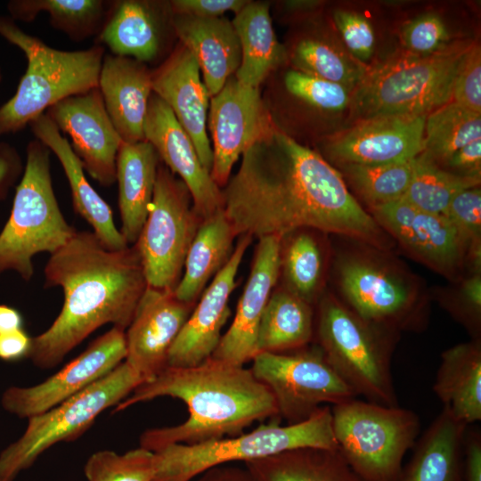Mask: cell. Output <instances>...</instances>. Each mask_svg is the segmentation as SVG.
<instances>
[{
    "label": "cell",
    "mask_w": 481,
    "mask_h": 481,
    "mask_svg": "<svg viewBox=\"0 0 481 481\" xmlns=\"http://www.w3.org/2000/svg\"><path fill=\"white\" fill-rule=\"evenodd\" d=\"M291 61L297 70L343 85L351 91L366 70L331 45L314 38L299 41L292 51Z\"/></svg>",
    "instance_id": "f35d334b"
},
{
    "label": "cell",
    "mask_w": 481,
    "mask_h": 481,
    "mask_svg": "<svg viewBox=\"0 0 481 481\" xmlns=\"http://www.w3.org/2000/svg\"><path fill=\"white\" fill-rule=\"evenodd\" d=\"M451 102L481 113V51L477 44H472L460 66Z\"/></svg>",
    "instance_id": "f6af8a7d"
},
{
    "label": "cell",
    "mask_w": 481,
    "mask_h": 481,
    "mask_svg": "<svg viewBox=\"0 0 481 481\" xmlns=\"http://www.w3.org/2000/svg\"><path fill=\"white\" fill-rule=\"evenodd\" d=\"M401 36L406 52L418 55L443 50L450 40L444 22L436 13H425L407 22Z\"/></svg>",
    "instance_id": "7bdbcfd3"
},
{
    "label": "cell",
    "mask_w": 481,
    "mask_h": 481,
    "mask_svg": "<svg viewBox=\"0 0 481 481\" xmlns=\"http://www.w3.org/2000/svg\"><path fill=\"white\" fill-rule=\"evenodd\" d=\"M413 159L381 165L342 164V167L359 194L374 207L404 196Z\"/></svg>",
    "instance_id": "ab89813d"
},
{
    "label": "cell",
    "mask_w": 481,
    "mask_h": 481,
    "mask_svg": "<svg viewBox=\"0 0 481 481\" xmlns=\"http://www.w3.org/2000/svg\"><path fill=\"white\" fill-rule=\"evenodd\" d=\"M281 240L278 235L258 239L233 321L211 357L243 366L257 354L261 319L280 274Z\"/></svg>",
    "instance_id": "ffe728a7"
},
{
    "label": "cell",
    "mask_w": 481,
    "mask_h": 481,
    "mask_svg": "<svg viewBox=\"0 0 481 481\" xmlns=\"http://www.w3.org/2000/svg\"><path fill=\"white\" fill-rule=\"evenodd\" d=\"M458 42L428 55L397 53L366 69L352 91L357 120L382 116L428 115L452 100L454 79L471 47Z\"/></svg>",
    "instance_id": "3957f363"
},
{
    "label": "cell",
    "mask_w": 481,
    "mask_h": 481,
    "mask_svg": "<svg viewBox=\"0 0 481 481\" xmlns=\"http://www.w3.org/2000/svg\"><path fill=\"white\" fill-rule=\"evenodd\" d=\"M236 237L223 208L201 222L188 249L183 273L173 291L179 300L197 303L208 281L232 256Z\"/></svg>",
    "instance_id": "4dcf8cb0"
},
{
    "label": "cell",
    "mask_w": 481,
    "mask_h": 481,
    "mask_svg": "<svg viewBox=\"0 0 481 481\" xmlns=\"http://www.w3.org/2000/svg\"><path fill=\"white\" fill-rule=\"evenodd\" d=\"M23 325V317L19 310L7 305H0V334L24 329Z\"/></svg>",
    "instance_id": "11a10c76"
},
{
    "label": "cell",
    "mask_w": 481,
    "mask_h": 481,
    "mask_svg": "<svg viewBox=\"0 0 481 481\" xmlns=\"http://www.w3.org/2000/svg\"><path fill=\"white\" fill-rule=\"evenodd\" d=\"M208 125L213 144L210 175L219 187L228 182L240 156L276 127L260 89L240 83L234 75L211 97Z\"/></svg>",
    "instance_id": "5bb4252c"
},
{
    "label": "cell",
    "mask_w": 481,
    "mask_h": 481,
    "mask_svg": "<svg viewBox=\"0 0 481 481\" xmlns=\"http://www.w3.org/2000/svg\"><path fill=\"white\" fill-rule=\"evenodd\" d=\"M202 221L185 183L159 163L148 216L134 244L149 287L174 291Z\"/></svg>",
    "instance_id": "30bf717a"
},
{
    "label": "cell",
    "mask_w": 481,
    "mask_h": 481,
    "mask_svg": "<svg viewBox=\"0 0 481 481\" xmlns=\"http://www.w3.org/2000/svg\"><path fill=\"white\" fill-rule=\"evenodd\" d=\"M194 306L179 300L172 290L147 286L125 331V362L145 382L167 367L168 352Z\"/></svg>",
    "instance_id": "ac0fdd59"
},
{
    "label": "cell",
    "mask_w": 481,
    "mask_h": 481,
    "mask_svg": "<svg viewBox=\"0 0 481 481\" xmlns=\"http://www.w3.org/2000/svg\"><path fill=\"white\" fill-rule=\"evenodd\" d=\"M171 26L196 59L210 97L216 95L241 61L240 44L232 21L222 16L172 14Z\"/></svg>",
    "instance_id": "d4e9b609"
},
{
    "label": "cell",
    "mask_w": 481,
    "mask_h": 481,
    "mask_svg": "<svg viewBox=\"0 0 481 481\" xmlns=\"http://www.w3.org/2000/svg\"><path fill=\"white\" fill-rule=\"evenodd\" d=\"M0 79H1V73H0Z\"/></svg>",
    "instance_id": "6f0895ef"
},
{
    "label": "cell",
    "mask_w": 481,
    "mask_h": 481,
    "mask_svg": "<svg viewBox=\"0 0 481 481\" xmlns=\"http://www.w3.org/2000/svg\"><path fill=\"white\" fill-rule=\"evenodd\" d=\"M24 173L16 187L10 216L0 232V274L12 270L29 281L33 257L51 255L77 232L56 200L50 172L51 151L37 139L27 146Z\"/></svg>",
    "instance_id": "8992f818"
},
{
    "label": "cell",
    "mask_w": 481,
    "mask_h": 481,
    "mask_svg": "<svg viewBox=\"0 0 481 481\" xmlns=\"http://www.w3.org/2000/svg\"><path fill=\"white\" fill-rule=\"evenodd\" d=\"M71 139L84 170L102 186L116 182V159L122 140L105 109L98 87L69 96L45 113Z\"/></svg>",
    "instance_id": "9a60e30c"
},
{
    "label": "cell",
    "mask_w": 481,
    "mask_h": 481,
    "mask_svg": "<svg viewBox=\"0 0 481 481\" xmlns=\"http://www.w3.org/2000/svg\"><path fill=\"white\" fill-rule=\"evenodd\" d=\"M145 380L125 361L109 374L52 409L28 419L22 436L0 453V481H14L51 446L72 441Z\"/></svg>",
    "instance_id": "9c48e42d"
},
{
    "label": "cell",
    "mask_w": 481,
    "mask_h": 481,
    "mask_svg": "<svg viewBox=\"0 0 481 481\" xmlns=\"http://www.w3.org/2000/svg\"><path fill=\"white\" fill-rule=\"evenodd\" d=\"M125 331L112 327L59 371L39 384L9 387L2 395L3 408L20 419L28 420L77 395L125 361Z\"/></svg>",
    "instance_id": "4fadbf2b"
},
{
    "label": "cell",
    "mask_w": 481,
    "mask_h": 481,
    "mask_svg": "<svg viewBox=\"0 0 481 481\" xmlns=\"http://www.w3.org/2000/svg\"><path fill=\"white\" fill-rule=\"evenodd\" d=\"M314 330L311 304L286 289L273 291L258 330L257 353H287L306 347Z\"/></svg>",
    "instance_id": "836d02e7"
},
{
    "label": "cell",
    "mask_w": 481,
    "mask_h": 481,
    "mask_svg": "<svg viewBox=\"0 0 481 481\" xmlns=\"http://www.w3.org/2000/svg\"><path fill=\"white\" fill-rule=\"evenodd\" d=\"M169 12L168 3L113 1L96 45L108 46L113 55L152 61L161 51L164 18Z\"/></svg>",
    "instance_id": "4316f807"
},
{
    "label": "cell",
    "mask_w": 481,
    "mask_h": 481,
    "mask_svg": "<svg viewBox=\"0 0 481 481\" xmlns=\"http://www.w3.org/2000/svg\"><path fill=\"white\" fill-rule=\"evenodd\" d=\"M22 162L18 151L6 143H0V200L22 173Z\"/></svg>",
    "instance_id": "681fc988"
},
{
    "label": "cell",
    "mask_w": 481,
    "mask_h": 481,
    "mask_svg": "<svg viewBox=\"0 0 481 481\" xmlns=\"http://www.w3.org/2000/svg\"><path fill=\"white\" fill-rule=\"evenodd\" d=\"M152 92L172 110L210 173L213 152L207 132L210 95L196 59L182 44L152 71Z\"/></svg>",
    "instance_id": "44dd1931"
},
{
    "label": "cell",
    "mask_w": 481,
    "mask_h": 481,
    "mask_svg": "<svg viewBox=\"0 0 481 481\" xmlns=\"http://www.w3.org/2000/svg\"><path fill=\"white\" fill-rule=\"evenodd\" d=\"M232 23L241 49L240 64L234 76L240 83L259 88L286 57L284 47L274 33L269 6L249 1Z\"/></svg>",
    "instance_id": "1f68e13d"
},
{
    "label": "cell",
    "mask_w": 481,
    "mask_h": 481,
    "mask_svg": "<svg viewBox=\"0 0 481 481\" xmlns=\"http://www.w3.org/2000/svg\"><path fill=\"white\" fill-rule=\"evenodd\" d=\"M44 273L45 287H61L64 301L51 326L32 338L29 358L41 369L57 366L102 325L126 330L148 286L135 246L109 249L90 231H77Z\"/></svg>",
    "instance_id": "6da1fadb"
},
{
    "label": "cell",
    "mask_w": 481,
    "mask_h": 481,
    "mask_svg": "<svg viewBox=\"0 0 481 481\" xmlns=\"http://www.w3.org/2000/svg\"><path fill=\"white\" fill-rule=\"evenodd\" d=\"M29 125L36 139L48 147L61 164L75 212L91 225L93 232L107 249L118 250L128 247L115 225L112 209L88 182L79 159L54 122L44 113Z\"/></svg>",
    "instance_id": "484cf974"
},
{
    "label": "cell",
    "mask_w": 481,
    "mask_h": 481,
    "mask_svg": "<svg viewBox=\"0 0 481 481\" xmlns=\"http://www.w3.org/2000/svg\"><path fill=\"white\" fill-rule=\"evenodd\" d=\"M160 396L182 400L189 417L176 426L149 428L140 446L153 452L174 444H193L240 435L257 420L279 418L270 389L250 369L209 357L192 367L167 366L137 387L114 412Z\"/></svg>",
    "instance_id": "7a4b0ae2"
},
{
    "label": "cell",
    "mask_w": 481,
    "mask_h": 481,
    "mask_svg": "<svg viewBox=\"0 0 481 481\" xmlns=\"http://www.w3.org/2000/svg\"><path fill=\"white\" fill-rule=\"evenodd\" d=\"M154 473L155 454L141 446L125 453L98 451L84 466L87 481H152Z\"/></svg>",
    "instance_id": "60d3db41"
},
{
    "label": "cell",
    "mask_w": 481,
    "mask_h": 481,
    "mask_svg": "<svg viewBox=\"0 0 481 481\" xmlns=\"http://www.w3.org/2000/svg\"><path fill=\"white\" fill-rule=\"evenodd\" d=\"M284 85L294 97L326 111H340L351 102L352 91L345 86L297 69L286 73Z\"/></svg>",
    "instance_id": "b9f144b4"
},
{
    "label": "cell",
    "mask_w": 481,
    "mask_h": 481,
    "mask_svg": "<svg viewBox=\"0 0 481 481\" xmlns=\"http://www.w3.org/2000/svg\"><path fill=\"white\" fill-rule=\"evenodd\" d=\"M428 115L382 116L357 120L330 138L325 148L342 164L381 165L408 161L424 151Z\"/></svg>",
    "instance_id": "2e32d148"
},
{
    "label": "cell",
    "mask_w": 481,
    "mask_h": 481,
    "mask_svg": "<svg viewBox=\"0 0 481 481\" xmlns=\"http://www.w3.org/2000/svg\"><path fill=\"white\" fill-rule=\"evenodd\" d=\"M160 159L146 140L121 143L116 159L118 184L120 232L126 243L135 244L147 218Z\"/></svg>",
    "instance_id": "83f0119b"
},
{
    "label": "cell",
    "mask_w": 481,
    "mask_h": 481,
    "mask_svg": "<svg viewBox=\"0 0 481 481\" xmlns=\"http://www.w3.org/2000/svg\"><path fill=\"white\" fill-rule=\"evenodd\" d=\"M143 131L163 164L187 186L194 211L202 220L223 208L221 189L201 164L191 137L169 106L154 93Z\"/></svg>",
    "instance_id": "d6986e66"
},
{
    "label": "cell",
    "mask_w": 481,
    "mask_h": 481,
    "mask_svg": "<svg viewBox=\"0 0 481 481\" xmlns=\"http://www.w3.org/2000/svg\"><path fill=\"white\" fill-rule=\"evenodd\" d=\"M339 281L350 310L362 320L392 329L413 319L416 311L412 291L384 269L349 259L339 268Z\"/></svg>",
    "instance_id": "603a6c76"
},
{
    "label": "cell",
    "mask_w": 481,
    "mask_h": 481,
    "mask_svg": "<svg viewBox=\"0 0 481 481\" xmlns=\"http://www.w3.org/2000/svg\"><path fill=\"white\" fill-rule=\"evenodd\" d=\"M462 298L468 322H479L481 313V276L476 273L463 283Z\"/></svg>",
    "instance_id": "f5cc1de1"
},
{
    "label": "cell",
    "mask_w": 481,
    "mask_h": 481,
    "mask_svg": "<svg viewBox=\"0 0 481 481\" xmlns=\"http://www.w3.org/2000/svg\"><path fill=\"white\" fill-rule=\"evenodd\" d=\"M468 428L443 407L415 443L398 481H463V446Z\"/></svg>",
    "instance_id": "f1b7e54d"
},
{
    "label": "cell",
    "mask_w": 481,
    "mask_h": 481,
    "mask_svg": "<svg viewBox=\"0 0 481 481\" xmlns=\"http://www.w3.org/2000/svg\"><path fill=\"white\" fill-rule=\"evenodd\" d=\"M390 330L362 320L331 297L320 303L316 332L325 358L355 395L398 405L391 368Z\"/></svg>",
    "instance_id": "ba28073f"
},
{
    "label": "cell",
    "mask_w": 481,
    "mask_h": 481,
    "mask_svg": "<svg viewBox=\"0 0 481 481\" xmlns=\"http://www.w3.org/2000/svg\"><path fill=\"white\" fill-rule=\"evenodd\" d=\"M463 481H481V433L467 428L463 446Z\"/></svg>",
    "instance_id": "f907efd6"
},
{
    "label": "cell",
    "mask_w": 481,
    "mask_h": 481,
    "mask_svg": "<svg viewBox=\"0 0 481 481\" xmlns=\"http://www.w3.org/2000/svg\"><path fill=\"white\" fill-rule=\"evenodd\" d=\"M278 419L232 437L166 446L154 452L152 481H191L216 466L244 463L302 447L338 450L330 406L320 407L298 423L281 426Z\"/></svg>",
    "instance_id": "5b68a950"
},
{
    "label": "cell",
    "mask_w": 481,
    "mask_h": 481,
    "mask_svg": "<svg viewBox=\"0 0 481 481\" xmlns=\"http://www.w3.org/2000/svg\"><path fill=\"white\" fill-rule=\"evenodd\" d=\"M481 139V113L453 102L428 114L424 128V153L444 163L454 152Z\"/></svg>",
    "instance_id": "d590c367"
},
{
    "label": "cell",
    "mask_w": 481,
    "mask_h": 481,
    "mask_svg": "<svg viewBox=\"0 0 481 481\" xmlns=\"http://www.w3.org/2000/svg\"><path fill=\"white\" fill-rule=\"evenodd\" d=\"M279 135L300 182L306 227L378 243L379 223L352 196L340 173L281 130Z\"/></svg>",
    "instance_id": "7c38bea8"
},
{
    "label": "cell",
    "mask_w": 481,
    "mask_h": 481,
    "mask_svg": "<svg viewBox=\"0 0 481 481\" xmlns=\"http://www.w3.org/2000/svg\"><path fill=\"white\" fill-rule=\"evenodd\" d=\"M479 183L480 178L441 168L422 152L413 159L412 179L404 198L417 209L444 216L457 193Z\"/></svg>",
    "instance_id": "8d00e7d4"
},
{
    "label": "cell",
    "mask_w": 481,
    "mask_h": 481,
    "mask_svg": "<svg viewBox=\"0 0 481 481\" xmlns=\"http://www.w3.org/2000/svg\"><path fill=\"white\" fill-rule=\"evenodd\" d=\"M333 19L352 55L358 61H368L375 47V34L370 21L357 12L346 10L335 11Z\"/></svg>",
    "instance_id": "bcb514c9"
},
{
    "label": "cell",
    "mask_w": 481,
    "mask_h": 481,
    "mask_svg": "<svg viewBox=\"0 0 481 481\" xmlns=\"http://www.w3.org/2000/svg\"><path fill=\"white\" fill-rule=\"evenodd\" d=\"M286 289L312 304L321 281L322 257L315 239L309 233H297L281 246L280 272Z\"/></svg>",
    "instance_id": "74e56055"
},
{
    "label": "cell",
    "mask_w": 481,
    "mask_h": 481,
    "mask_svg": "<svg viewBox=\"0 0 481 481\" xmlns=\"http://www.w3.org/2000/svg\"><path fill=\"white\" fill-rule=\"evenodd\" d=\"M98 88L123 143L145 141L144 122L152 92V71L145 63L111 53L102 60Z\"/></svg>",
    "instance_id": "cb8c5ba5"
},
{
    "label": "cell",
    "mask_w": 481,
    "mask_h": 481,
    "mask_svg": "<svg viewBox=\"0 0 481 481\" xmlns=\"http://www.w3.org/2000/svg\"><path fill=\"white\" fill-rule=\"evenodd\" d=\"M252 240L253 237L248 234L240 236L229 260L204 289L173 343L167 366L192 367L213 355L230 317V296L235 289L239 267Z\"/></svg>",
    "instance_id": "e0dca14e"
},
{
    "label": "cell",
    "mask_w": 481,
    "mask_h": 481,
    "mask_svg": "<svg viewBox=\"0 0 481 481\" xmlns=\"http://www.w3.org/2000/svg\"><path fill=\"white\" fill-rule=\"evenodd\" d=\"M371 208L379 224L428 265L443 273L459 265L466 244L444 216L417 209L404 197Z\"/></svg>",
    "instance_id": "7402d4cb"
},
{
    "label": "cell",
    "mask_w": 481,
    "mask_h": 481,
    "mask_svg": "<svg viewBox=\"0 0 481 481\" xmlns=\"http://www.w3.org/2000/svg\"><path fill=\"white\" fill-rule=\"evenodd\" d=\"M250 370L270 389L279 417L288 424L307 420L323 404L335 405L356 397L319 346L257 353Z\"/></svg>",
    "instance_id": "8fae6325"
},
{
    "label": "cell",
    "mask_w": 481,
    "mask_h": 481,
    "mask_svg": "<svg viewBox=\"0 0 481 481\" xmlns=\"http://www.w3.org/2000/svg\"><path fill=\"white\" fill-rule=\"evenodd\" d=\"M0 35L21 49L28 60L15 94L0 108V135L16 133L58 102L98 87L103 46L57 50L2 16Z\"/></svg>",
    "instance_id": "277c9868"
},
{
    "label": "cell",
    "mask_w": 481,
    "mask_h": 481,
    "mask_svg": "<svg viewBox=\"0 0 481 481\" xmlns=\"http://www.w3.org/2000/svg\"><path fill=\"white\" fill-rule=\"evenodd\" d=\"M444 164L456 175L480 178L481 139L475 140L454 152Z\"/></svg>",
    "instance_id": "c3c4849f"
},
{
    "label": "cell",
    "mask_w": 481,
    "mask_h": 481,
    "mask_svg": "<svg viewBox=\"0 0 481 481\" xmlns=\"http://www.w3.org/2000/svg\"><path fill=\"white\" fill-rule=\"evenodd\" d=\"M330 409L338 451L353 471L363 481H398L420 433L418 415L355 397Z\"/></svg>",
    "instance_id": "52a82bcc"
},
{
    "label": "cell",
    "mask_w": 481,
    "mask_h": 481,
    "mask_svg": "<svg viewBox=\"0 0 481 481\" xmlns=\"http://www.w3.org/2000/svg\"><path fill=\"white\" fill-rule=\"evenodd\" d=\"M113 1L103 0H14L8 4L12 19L32 21L47 12L51 25L71 40L81 41L98 35Z\"/></svg>",
    "instance_id": "e575fe53"
},
{
    "label": "cell",
    "mask_w": 481,
    "mask_h": 481,
    "mask_svg": "<svg viewBox=\"0 0 481 481\" xmlns=\"http://www.w3.org/2000/svg\"><path fill=\"white\" fill-rule=\"evenodd\" d=\"M31 346L32 338L24 329L0 334V359L4 362L29 357Z\"/></svg>",
    "instance_id": "816d5d0a"
},
{
    "label": "cell",
    "mask_w": 481,
    "mask_h": 481,
    "mask_svg": "<svg viewBox=\"0 0 481 481\" xmlns=\"http://www.w3.org/2000/svg\"><path fill=\"white\" fill-rule=\"evenodd\" d=\"M319 4L315 1H291L287 4L289 10L313 9Z\"/></svg>",
    "instance_id": "9f6ffc18"
},
{
    "label": "cell",
    "mask_w": 481,
    "mask_h": 481,
    "mask_svg": "<svg viewBox=\"0 0 481 481\" xmlns=\"http://www.w3.org/2000/svg\"><path fill=\"white\" fill-rule=\"evenodd\" d=\"M253 481H363L338 450L302 447L243 463Z\"/></svg>",
    "instance_id": "d6a6232c"
},
{
    "label": "cell",
    "mask_w": 481,
    "mask_h": 481,
    "mask_svg": "<svg viewBox=\"0 0 481 481\" xmlns=\"http://www.w3.org/2000/svg\"><path fill=\"white\" fill-rule=\"evenodd\" d=\"M433 389L452 416L469 426L481 420V346L477 340L444 351Z\"/></svg>",
    "instance_id": "f546056e"
},
{
    "label": "cell",
    "mask_w": 481,
    "mask_h": 481,
    "mask_svg": "<svg viewBox=\"0 0 481 481\" xmlns=\"http://www.w3.org/2000/svg\"><path fill=\"white\" fill-rule=\"evenodd\" d=\"M191 481H253L249 472L243 466L220 465L200 474Z\"/></svg>",
    "instance_id": "db71d44e"
},
{
    "label": "cell",
    "mask_w": 481,
    "mask_h": 481,
    "mask_svg": "<svg viewBox=\"0 0 481 481\" xmlns=\"http://www.w3.org/2000/svg\"><path fill=\"white\" fill-rule=\"evenodd\" d=\"M465 244H480L481 191L476 186L457 193L444 215Z\"/></svg>",
    "instance_id": "ee69618b"
},
{
    "label": "cell",
    "mask_w": 481,
    "mask_h": 481,
    "mask_svg": "<svg viewBox=\"0 0 481 481\" xmlns=\"http://www.w3.org/2000/svg\"><path fill=\"white\" fill-rule=\"evenodd\" d=\"M248 3L245 0H174L168 4L172 14L220 17L226 12L236 14Z\"/></svg>",
    "instance_id": "7dc6e473"
}]
</instances>
